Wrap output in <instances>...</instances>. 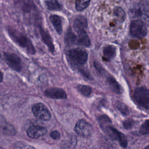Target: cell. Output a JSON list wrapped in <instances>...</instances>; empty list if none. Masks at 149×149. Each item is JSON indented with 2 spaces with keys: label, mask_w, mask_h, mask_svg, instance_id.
Returning a JSON list of instances; mask_svg holds the SVG:
<instances>
[{
  "label": "cell",
  "mask_w": 149,
  "mask_h": 149,
  "mask_svg": "<svg viewBox=\"0 0 149 149\" xmlns=\"http://www.w3.org/2000/svg\"><path fill=\"white\" fill-rule=\"evenodd\" d=\"M22 12L26 21L36 27L41 23L40 13L36 4L31 0H17L15 2Z\"/></svg>",
  "instance_id": "1"
},
{
  "label": "cell",
  "mask_w": 149,
  "mask_h": 149,
  "mask_svg": "<svg viewBox=\"0 0 149 149\" xmlns=\"http://www.w3.org/2000/svg\"><path fill=\"white\" fill-rule=\"evenodd\" d=\"M6 31L11 40L20 47L24 49L28 54L34 55L36 53V48L32 41L26 35L9 26L6 27Z\"/></svg>",
  "instance_id": "2"
},
{
  "label": "cell",
  "mask_w": 149,
  "mask_h": 149,
  "mask_svg": "<svg viewBox=\"0 0 149 149\" xmlns=\"http://www.w3.org/2000/svg\"><path fill=\"white\" fill-rule=\"evenodd\" d=\"M67 60L72 66L80 68L87 61L88 54L87 51L80 48L70 49L66 52Z\"/></svg>",
  "instance_id": "3"
},
{
  "label": "cell",
  "mask_w": 149,
  "mask_h": 149,
  "mask_svg": "<svg viewBox=\"0 0 149 149\" xmlns=\"http://www.w3.org/2000/svg\"><path fill=\"white\" fill-rule=\"evenodd\" d=\"M135 102L144 109L149 110V90L144 87L136 88L133 93Z\"/></svg>",
  "instance_id": "4"
},
{
  "label": "cell",
  "mask_w": 149,
  "mask_h": 149,
  "mask_svg": "<svg viewBox=\"0 0 149 149\" xmlns=\"http://www.w3.org/2000/svg\"><path fill=\"white\" fill-rule=\"evenodd\" d=\"M147 27L143 22L140 20H133L130 24V33L136 38H143L147 34Z\"/></svg>",
  "instance_id": "5"
},
{
  "label": "cell",
  "mask_w": 149,
  "mask_h": 149,
  "mask_svg": "<svg viewBox=\"0 0 149 149\" xmlns=\"http://www.w3.org/2000/svg\"><path fill=\"white\" fill-rule=\"evenodd\" d=\"M5 61L6 64L12 70L20 72L22 69V63L20 58L12 52H4Z\"/></svg>",
  "instance_id": "6"
},
{
  "label": "cell",
  "mask_w": 149,
  "mask_h": 149,
  "mask_svg": "<svg viewBox=\"0 0 149 149\" xmlns=\"http://www.w3.org/2000/svg\"><path fill=\"white\" fill-rule=\"evenodd\" d=\"M74 131L82 137H88L91 136L93 128L89 122L84 119H81L76 123L74 126Z\"/></svg>",
  "instance_id": "7"
},
{
  "label": "cell",
  "mask_w": 149,
  "mask_h": 149,
  "mask_svg": "<svg viewBox=\"0 0 149 149\" xmlns=\"http://www.w3.org/2000/svg\"><path fill=\"white\" fill-rule=\"evenodd\" d=\"M36 27L38 30L41 40L47 47L49 51L53 54L55 52V46L54 44L52 38L50 34L47 30L45 29V28L42 27L41 23L38 24Z\"/></svg>",
  "instance_id": "8"
},
{
  "label": "cell",
  "mask_w": 149,
  "mask_h": 149,
  "mask_svg": "<svg viewBox=\"0 0 149 149\" xmlns=\"http://www.w3.org/2000/svg\"><path fill=\"white\" fill-rule=\"evenodd\" d=\"M32 112L36 117L43 120H48L51 117L49 111L42 103L34 104L32 107Z\"/></svg>",
  "instance_id": "9"
},
{
  "label": "cell",
  "mask_w": 149,
  "mask_h": 149,
  "mask_svg": "<svg viewBox=\"0 0 149 149\" xmlns=\"http://www.w3.org/2000/svg\"><path fill=\"white\" fill-rule=\"evenodd\" d=\"M103 129L106 131L107 133L111 139L118 140L123 147H126L127 146V140L126 137L123 134L119 132L115 128L109 125Z\"/></svg>",
  "instance_id": "10"
},
{
  "label": "cell",
  "mask_w": 149,
  "mask_h": 149,
  "mask_svg": "<svg viewBox=\"0 0 149 149\" xmlns=\"http://www.w3.org/2000/svg\"><path fill=\"white\" fill-rule=\"evenodd\" d=\"M44 94L46 97L53 99H65L67 97L66 92L60 88H49L45 90Z\"/></svg>",
  "instance_id": "11"
},
{
  "label": "cell",
  "mask_w": 149,
  "mask_h": 149,
  "mask_svg": "<svg viewBox=\"0 0 149 149\" xmlns=\"http://www.w3.org/2000/svg\"><path fill=\"white\" fill-rule=\"evenodd\" d=\"M47 132V129L42 126H32L27 129V134L31 138L37 139L45 135Z\"/></svg>",
  "instance_id": "12"
},
{
  "label": "cell",
  "mask_w": 149,
  "mask_h": 149,
  "mask_svg": "<svg viewBox=\"0 0 149 149\" xmlns=\"http://www.w3.org/2000/svg\"><path fill=\"white\" fill-rule=\"evenodd\" d=\"M87 27V19L83 16H77L73 22V29L75 33L85 31Z\"/></svg>",
  "instance_id": "13"
},
{
  "label": "cell",
  "mask_w": 149,
  "mask_h": 149,
  "mask_svg": "<svg viewBox=\"0 0 149 149\" xmlns=\"http://www.w3.org/2000/svg\"><path fill=\"white\" fill-rule=\"evenodd\" d=\"M76 45L88 47L91 44V41L86 30L76 33Z\"/></svg>",
  "instance_id": "14"
},
{
  "label": "cell",
  "mask_w": 149,
  "mask_h": 149,
  "mask_svg": "<svg viewBox=\"0 0 149 149\" xmlns=\"http://www.w3.org/2000/svg\"><path fill=\"white\" fill-rule=\"evenodd\" d=\"M139 12L142 17L149 23V0H141L139 5Z\"/></svg>",
  "instance_id": "15"
},
{
  "label": "cell",
  "mask_w": 149,
  "mask_h": 149,
  "mask_svg": "<svg viewBox=\"0 0 149 149\" xmlns=\"http://www.w3.org/2000/svg\"><path fill=\"white\" fill-rule=\"evenodd\" d=\"M49 20L56 33L61 34L62 33V20L60 16L58 15H51Z\"/></svg>",
  "instance_id": "16"
},
{
  "label": "cell",
  "mask_w": 149,
  "mask_h": 149,
  "mask_svg": "<svg viewBox=\"0 0 149 149\" xmlns=\"http://www.w3.org/2000/svg\"><path fill=\"white\" fill-rule=\"evenodd\" d=\"M0 132L6 135L13 136L16 134V131L12 125H10L5 120L0 125Z\"/></svg>",
  "instance_id": "17"
},
{
  "label": "cell",
  "mask_w": 149,
  "mask_h": 149,
  "mask_svg": "<svg viewBox=\"0 0 149 149\" xmlns=\"http://www.w3.org/2000/svg\"><path fill=\"white\" fill-rule=\"evenodd\" d=\"M107 81L112 91L116 94H120L122 93L120 86L119 84V83L117 82L114 77H113L112 76H109L107 78Z\"/></svg>",
  "instance_id": "18"
},
{
  "label": "cell",
  "mask_w": 149,
  "mask_h": 149,
  "mask_svg": "<svg viewBox=\"0 0 149 149\" xmlns=\"http://www.w3.org/2000/svg\"><path fill=\"white\" fill-rule=\"evenodd\" d=\"M116 55V48L112 45H108L103 49L104 58L107 61H111Z\"/></svg>",
  "instance_id": "19"
},
{
  "label": "cell",
  "mask_w": 149,
  "mask_h": 149,
  "mask_svg": "<svg viewBox=\"0 0 149 149\" xmlns=\"http://www.w3.org/2000/svg\"><path fill=\"white\" fill-rule=\"evenodd\" d=\"M65 42L68 45L76 44V34L74 33L72 29L69 27L66 33L65 37Z\"/></svg>",
  "instance_id": "20"
},
{
  "label": "cell",
  "mask_w": 149,
  "mask_h": 149,
  "mask_svg": "<svg viewBox=\"0 0 149 149\" xmlns=\"http://www.w3.org/2000/svg\"><path fill=\"white\" fill-rule=\"evenodd\" d=\"M45 6L50 10H60L62 9L61 5L57 0H47L45 2Z\"/></svg>",
  "instance_id": "21"
},
{
  "label": "cell",
  "mask_w": 149,
  "mask_h": 149,
  "mask_svg": "<svg viewBox=\"0 0 149 149\" xmlns=\"http://www.w3.org/2000/svg\"><path fill=\"white\" fill-rule=\"evenodd\" d=\"M91 0H75V7L77 11H83L86 9L90 3Z\"/></svg>",
  "instance_id": "22"
},
{
  "label": "cell",
  "mask_w": 149,
  "mask_h": 149,
  "mask_svg": "<svg viewBox=\"0 0 149 149\" xmlns=\"http://www.w3.org/2000/svg\"><path fill=\"white\" fill-rule=\"evenodd\" d=\"M76 88H77L78 91L80 92L83 95H84L85 97L89 96L92 93V89L88 86L83 85V84H79L77 86Z\"/></svg>",
  "instance_id": "23"
},
{
  "label": "cell",
  "mask_w": 149,
  "mask_h": 149,
  "mask_svg": "<svg viewBox=\"0 0 149 149\" xmlns=\"http://www.w3.org/2000/svg\"><path fill=\"white\" fill-rule=\"evenodd\" d=\"M139 133L141 134H149V119L145 120L141 125Z\"/></svg>",
  "instance_id": "24"
},
{
  "label": "cell",
  "mask_w": 149,
  "mask_h": 149,
  "mask_svg": "<svg viewBox=\"0 0 149 149\" xmlns=\"http://www.w3.org/2000/svg\"><path fill=\"white\" fill-rule=\"evenodd\" d=\"M114 14L121 21H123L125 19V13L123 9L120 7H116L114 9Z\"/></svg>",
  "instance_id": "25"
},
{
  "label": "cell",
  "mask_w": 149,
  "mask_h": 149,
  "mask_svg": "<svg viewBox=\"0 0 149 149\" xmlns=\"http://www.w3.org/2000/svg\"><path fill=\"white\" fill-rule=\"evenodd\" d=\"M13 149H36L33 146L29 145L23 142H16L13 147Z\"/></svg>",
  "instance_id": "26"
},
{
  "label": "cell",
  "mask_w": 149,
  "mask_h": 149,
  "mask_svg": "<svg viewBox=\"0 0 149 149\" xmlns=\"http://www.w3.org/2000/svg\"><path fill=\"white\" fill-rule=\"evenodd\" d=\"M116 107L122 113L125 115H127L129 113V110L126 105H125L124 104L118 102L116 103Z\"/></svg>",
  "instance_id": "27"
},
{
  "label": "cell",
  "mask_w": 149,
  "mask_h": 149,
  "mask_svg": "<svg viewBox=\"0 0 149 149\" xmlns=\"http://www.w3.org/2000/svg\"><path fill=\"white\" fill-rule=\"evenodd\" d=\"M51 137L54 139H58V138H59L60 136H59V133L58 131H53L50 134Z\"/></svg>",
  "instance_id": "28"
},
{
  "label": "cell",
  "mask_w": 149,
  "mask_h": 149,
  "mask_svg": "<svg viewBox=\"0 0 149 149\" xmlns=\"http://www.w3.org/2000/svg\"><path fill=\"white\" fill-rule=\"evenodd\" d=\"M3 79V72L0 70V83L2 81Z\"/></svg>",
  "instance_id": "29"
},
{
  "label": "cell",
  "mask_w": 149,
  "mask_h": 149,
  "mask_svg": "<svg viewBox=\"0 0 149 149\" xmlns=\"http://www.w3.org/2000/svg\"><path fill=\"white\" fill-rule=\"evenodd\" d=\"M5 121V118H4L1 115H0V125H1L3 122H4Z\"/></svg>",
  "instance_id": "30"
},
{
  "label": "cell",
  "mask_w": 149,
  "mask_h": 149,
  "mask_svg": "<svg viewBox=\"0 0 149 149\" xmlns=\"http://www.w3.org/2000/svg\"><path fill=\"white\" fill-rule=\"evenodd\" d=\"M144 149H149V145H148L147 146H146Z\"/></svg>",
  "instance_id": "31"
},
{
  "label": "cell",
  "mask_w": 149,
  "mask_h": 149,
  "mask_svg": "<svg viewBox=\"0 0 149 149\" xmlns=\"http://www.w3.org/2000/svg\"><path fill=\"white\" fill-rule=\"evenodd\" d=\"M1 52H0V59H1Z\"/></svg>",
  "instance_id": "32"
},
{
  "label": "cell",
  "mask_w": 149,
  "mask_h": 149,
  "mask_svg": "<svg viewBox=\"0 0 149 149\" xmlns=\"http://www.w3.org/2000/svg\"><path fill=\"white\" fill-rule=\"evenodd\" d=\"M0 149H2V148L0 147Z\"/></svg>",
  "instance_id": "33"
}]
</instances>
